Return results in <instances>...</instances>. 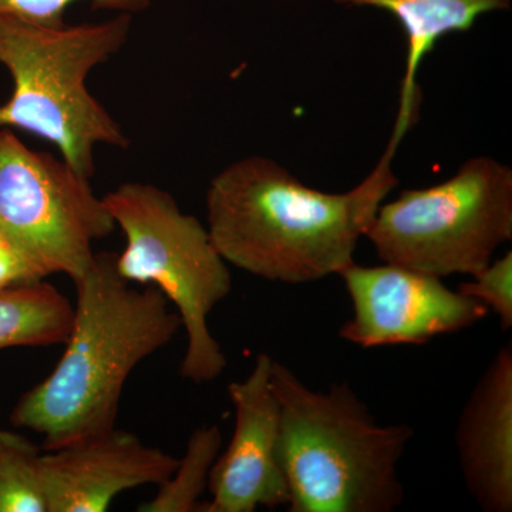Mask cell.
<instances>
[{"mask_svg":"<svg viewBox=\"0 0 512 512\" xmlns=\"http://www.w3.org/2000/svg\"><path fill=\"white\" fill-rule=\"evenodd\" d=\"M397 147L390 140L372 173L340 194L308 187L271 158L229 164L205 198L215 248L228 264L266 281L298 285L339 275L355 262L360 238L399 184L392 170Z\"/></svg>","mask_w":512,"mask_h":512,"instance_id":"obj_1","label":"cell"},{"mask_svg":"<svg viewBox=\"0 0 512 512\" xmlns=\"http://www.w3.org/2000/svg\"><path fill=\"white\" fill-rule=\"evenodd\" d=\"M74 285L66 350L53 372L22 394L9 417L13 426L42 434L46 451L116 427L128 376L183 328L156 286L138 289L121 278L111 252L94 255Z\"/></svg>","mask_w":512,"mask_h":512,"instance_id":"obj_2","label":"cell"},{"mask_svg":"<svg viewBox=\"0 0 512 512\" xmlns=\"http://www.w3.org/2000/svg\"><path fill=\"white\" fill-rule=\"evenodd\" d=\"M271 386L281 412V453L291 512H393L414 430L377 423L349 382L309 389L274 359Z\"/></svg>","mask_w":512,"mask_h":512,"instance_id":"obj_3","label":"cell"},{"mask_svg":"<svg viewBox=\"0 0 512 512\" xmlns=\"http://www.w3.org/2000/svg\"><path fill=\"white\" fill-rule=\"evenodd\" d=\"M133 15L99 23L37 25L0 18V64L13 82L0 104V128H20L53 144L86 177L96 171L99 146L127 148L130 140L87 89L90 73L126 45Z\"/></svg>","mask_w":512,"mask_h":512,"instance_id":"obj_4","label":"cell"},{"mask_svg":"<svg viewBox=\"0 0 512 512\" xmlns=\"http://www.w3.org/2000/svg\"><path fill=\"white\" fill-rule=\"evenodd\" d=\"M103 201L126 237L116 255L121 278L156 286L180 315L187 336L180 375L195 384L214 382L228 362L208 318L231 293L232 276L207 227L154 184L124 183Z\"/></svg>","mask_w":512,"mask_h":512,"instance_id":"obj_5","label":"cell"},{"mask_svg":"<svg viewBox=\"0 0 512 512\" xmlns=\"http://www.w3.org/2000/svg\"><path fill=\"white\" fill-rule=\"evenodd\" d=\"M365 238L380 261L443 279L476 275L512 241V170L470 158L443 183L380 204Z\"/></svg>","mask_w":512,"mask_h":512,"instance_id":"obj_6","label":"cell"},{"mask_svg":"<svg viewBox=\"0 0 512 512\" xmlns=\"http://www.w3.org/2000/svg\"><path fill=\"white\" fill-rule=\"evenodd\" d=\"M116 229L90 178L0 128V235L43 275L74 282L93 264V244Z\"/></svg>","mask_w":512,"mask_h":512,"instance_id":"obj_7","label":"cell"},{"mask_svg":"<svg viewBox=\"0 0 512 512\" xmlns=\"http://www.w3.org/2000/svg\"><path fill=\"white\" fill-rule=\"evenodd\" d=\"M339 276L353 305V318L339 336L362 349L424 345L471 328L490 313L484 303L447 288L439 276L404 266L352 262Z\"/></svg>","mask_w":512,"mask_h":512,"instance_id":"obj_8","label":"cell"},{"mask_svg":"<svg viewBox=\"0 0 512 512\" xmlns=\"http://www.w3.org/2000/svg\"><path fill=\"white\" fill-rule=\"evenodd\" d=\"M272 363L259 353L247 379L228 386L235 429L208 477L211 501L198 512H254L288 507L289 490L279 453L281 412L271 386Z\"/></svg>","mask_w":512,"mask_h":512,"instance_id":"obj_9","label":"cell"},{"mask_svg":"<svg viewBox=\"0 0 512 512\" xmlns=\"http://www.w3.org/2000/svg\"><path fill=\"white\" fill-rule=\"evenodd\" d=\"M178 460L113 429L83 437L42 454L47 512H104L123 491L160 485Z\"/></svg>","mask_w":512,"mask_h":512,"instance_id":"obj_10","label":"cell"},{"mask_svg":"<svg viewBox=\"0 0 512 512\" xmlns=\"http://www.w3.org/2000/svg\"><path fill=\"white\" fill-rule=\"evenodd\" d=\"M456 447L471 498L485 512L512 511V345L498 350L458 417Z\"/></svg>","mask_w":512,"mask_h":512,"instance_id":"obj_11","label":"cell"},{"mask_svg":"<svg viewBox=\"0 0 512 512\" xmlns=\"http://www.w3.org/2000/svg\"><path fill=\"white\" fill-rule=\"evenodd\" d=\"M339 5L386 10L402 26L407 40L406 73L392 138L402 141L419 117L417 74L424 57L450 33L466 32L485 13L510 8L511 0H335Z\"/></svg>","mask_w":512,"mask_h":512,"instance_id":"obj_12","label":"cell"},{"mask_svg":"<svg viewBox=\"0 0 512 512\" xmlns=\"http://www.w3.org/2000/svg\"><path fill=\"white\" fill-rule=\"evenodd\" d=\"M73 315V303L49 282L0 289V350L64 345Z\"/></svg>","mask_w":512,"mask_h":512,"instance_id":"obj_13","label":"cell"},{"mask_svg":"<svg viewBox=\"0 0 512 512\" xmlns=\"http://www.w3.org/2000/svg\"><path fill=\"white\" fill-rule=\"evenodd\" d=\"M222 434L218 426H201L194 430L184 457L153 500L138 505L140 512H197L200 498L208 485L211 468L220 456Z\"/></svg>","mask_w":512,"mask_h":512,"instance_id":"obj_14","label":"cell"},{"mask_svg":"<svg viewBox=\"0 0 512 512\" xmlns=\"http://www.w3.org/2000/svg\"><path fill=\"white\" fill-rule=\"evenodd\" d=\"M42 454L22 434L0 430V512H47Z\"/></svg>","mask_w":512,"mask_h":512,"instance_id":"obj_15","label":"cell"},{"mask_svg":"<svg viewBox=\"0 0 512 512\" xmlns=\"http://www.w3.org/2000/svg\"><path fill=\"white\" fill-rule=\"evenodd\" d=\"M80 0H0V18L18 19L37 25H64L66 10ZM94 9L111 10L116 13L144 12L153 0H87Z\"/></svg>","mask_w":512,"mask_h":512,"instance_id":"obj_16","label":"cell"},{"mask_svg":"<svg viewBox=\"0 0 512 512\" xmlns=\"http://www.w3.org/2000/svg\"><path fill=\"white\" fill-rule=\"evenodd\" d=\"M474 281L463 282L457 291L484 303L497 313L501 328H512V252L491 261L483 271L473 275Z\"/></svg>","mask_w":512,"mask_h":512,"instance_id":"obj_17","label":"cell"},{"mask_svg":"<svg viewBox=\"0 0 512 512\" xmlns=\"http://www.w3.org/2000/svg\"><path fill=\"white\" fill-rule=\"evenodd\" d=\"M45 278L22 252L0 239V289L35 284Z\"/></svg>","mask_w":512,"mask_h":512,"instance_id":"obj_18","label":"cell"},{"mask_svg":"<svg viewBox=\"0 0 512 512\" xmlns=\"http://www.w3.org/2000/svg\"><path fill=\"white\" fill-rule=\"evenodd\" d=\"M0 239H3V238H2V235H0ZM3 241H5V239H3Z\"/></svg>","mask_w":512,"mask_h":512,"instance_id":"obj_19","label":"cell"}]
</instances>
